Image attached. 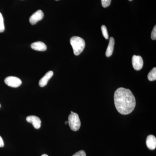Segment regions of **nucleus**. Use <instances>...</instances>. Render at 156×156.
Here are the masks:
<instances>
[{
    "label": "nucleus",
    "instance_id": "13",
    "mask_svg": "<svg viewBox=\"0 0 156 156\" xmlns=\"http://www.w3.org/2000/svg\"><path fill=\"white\" fill-rule=\"evenodd\" d=\"M101 31H102V35L105 38L108 39L109 38L108 32L106 27L105 25H102L101 27Z\"/></svg>",
    "mask_w": 156,
    "mask_h": 156
},
{
    "label": "nucleus",
    "instance_id": "19",
    "mask_svg": "<svg viewBox=\"0 0 156 156\" xmlns=\"http://www.w3.org/2000/svg\"><path fill=\"white\" fill-rule=\"evenodd\" d=\"M41 156H49L48 155L46 154H44L42 155Z\"/></svg>",
    "mask_w": 156,
    "mask_h": 156
},
{
    "label": "nucleus",
    "instance_id": "23",
    "mask_svg": "<svg viewBox=\"0 0 156 156\" xmlns=\"http://www.w3.org/2000/svg\"><path fill=\"white\" fill-rule=\"evenodd\" d=\"M0 107H1V104H0Z\"/></svg>",
    "mask_w": 156,
    "mask_h": 156
},
{
    "label": "nucleus",
    "instance_id": "18",
    "mask_svg": "<svg viewBox=\"0 0 156 156\" xmlns=\"http://www.w3.org/2000/svg\"><path fill=\"white\" fill-rule=\"evenodd\" d=\"M4 146V142L2 138L0 136V147H2Z\"/></svg>",
    "mask_w": 156,
    "mask_h": 156
},
{
    "label": "nucleus",
    "instance_id": "24",
    "mask_svg": "<svg viewBox=\"0 0 156 156\" xmlns=\"http://www.w3.org/2000/svg\"><path fill=\"white\" fill-rule=\"evenodd\" d=\"M56 1H58V0H56Z\"/></svg>",
    "mask_w": 156,
    "mask_h": 156
},
{
    "label": "nucleus",
    "instance_id": "3",
    "mask_svg": "<svg viewBox=\"0 0 156 156\" xmlns=\"http://www.w3.org/2000/svg\"><path fill=\"white\" fill-rule=\"evenodd\" d=\"M68 124L72 131H77L81 126V121L79 115L76 113H71L68 117Z\"/></svg>",
    "mask_w": 156,
    "mask_h": 156
},
{
    "label": "nucleus",
    "instance_id": "5",
    "mask_svg": "<svg viewBox=\"0 0 156 156\" xmlns=\"http://www.w3.org/2000/svg\"><path fill=\"white\" fill-rule=\"evenodd\" d=\"M132 63L134 69L140 70L143 66V60L141 56L134 55L132 57Z\"/></svg>",
    "mask_w": 156,
    "mask_h": 156
},
{
    "label": "nucleus",
    "instance_id": "20",
    "mask_svg": "<svg viewBox=\"0 0 156 156\" xmlns=\"http://www.w3.org/2000/svg\"><path fill=\"white\" fill-rule=\"evenodd\" d=\"M68 124V121H66L65 122V124L66 125V124Z\"/></svg>",
    "mask_w": 156,
    "mask_h": 156
},
{
    "label": "nucleus",
    "instance_id": "2",
    "mask_svg": "<svg viewBox=\"0 0 156 156\" xmlns=\"http://www.w3.org/2000/svg\"><path fill=\"white\" fill-rule=\"evenodd\" d=\"M70 42L73 50L74 54L76 56L80 54L86 46L85 41L80 37H73L71 38Z\"/></svg>",
    "mask_w": 156,
    "mask_h": 156
},
{
    "label": "nucleus",
    "instance_id": "8",
    "mask_svg": "<svg viewBox=\"0 0 156 156\" xmlns=\"http://www.w3.org/2000/svg\"><path fill=\"white\" fill-rule=\"evenodd\" d=\"M147 147L151 150H154L156 147V138L153 135H150L146 140Z\"/></svg>",
    "mask_w": 156,
    "mask_h": 156
},
{
    "label": "nucleus",
    "instance_id": "14",
    "mask_svg": "<svg viewBox=\"0 0 156 156\" xmlns=\"http://www.w3.org/2000/svg\"><path fill=\"white\" fill-rule=\"evenodd\" d=\"M5 27L4 25V19L2 14L0 13V33L3 32L5 30Z\"/></svg>",
    "mask_w": 156,
    "mask_h": 156
},
{
    "label": "nucleus",
    "instance_id": "12",
    "mask_svg": "<svg viewBox=\"0 0 156 156\" xmlns=\"http://www.w3.org/2000/svg\"><path fill=\"white\" fill-rule=\"evenodd\" d=\"M148 79L150 81H154L156 80V68L154 67L150 72L147 76Z\"/></svg>",
    "mask_w": 156,
    "mask_h": 156
},
{
    "label": "nucleus",
    "instance_id": "11",
    "mask_svg": "<svg viewBox=\"0 0 156 156\" xmlns=\"http://www.w3.org/2000/svg\"><path fill=\"white\" fill-rule=\"evenodd\" d=\"M115 40L113 37H111L109 39V42L107 49L105 53V55L107 57H109L111 56L113 52L114 48Z\"/></svg>",
    "mask_w": 156,
    "mask_h": 156
},
{
    "label": "nucleus",
    "instance_id": "7",
    "mask_svg": "<svg viewBox=\"0 0 156 156\" xmlns=\"http://www.w3.org/2000/svg\"><path fill=\"white\" fill-rule=\"evenodd\" d=\"M26 120L28 122L32 124L34 128L39 129L41 127V121L39 117L35 115H30L27 117Z\"/></svg>",
    "mask_w": 156,
    "mask_h": 156
},
{
    "label": "nucleus",
    "instance_id": "21",
    "mask_svg": "<svg viewBox=\"0 0 156 156\" xmlns=\"http://www.w3.org/2000/svg\"><path fill=\"white\" fill-rule=\"evenodd\" d=\"M73 112L72 111L71 112V113H73Z\"/></svg>",
    "mask_w": 156,
    "mask_h": 156
},
{
    "label": "nucleus",
    "instance_id": "4",
    "mask_svg": "<svg viewBox=\"0 0 156 156\" xmlns=\"http://www.w3.org/2000/svg\"><path fill=\"white\" fill-rule=\"evenodd\" d=\"M5 82L6 85L13 88H17L22 84L20 79L15 76H9L6 78Z\"/></svg>",
    "mask_w": 156,
    "mask_h": 156
},
{
    "label": "nucleus",
    "instance_id": "10",
    "mask_svg": "<svg viewBox=\"0 0 156 156\" xmlns=\"http://www.w3.org/2000/svg\"><path fill=\"white\" fill-rule=\"evenodd\" d=\"M31 48L34 50L39 51H44L47 50V47L44 43L41 41H37L33 43L31 45Z\"/></svg>",
    "mask_w": 156,
    "mask_h": 156
},
{
    "label": "nucleus",
    "instance_id": "1",
    "mask_svg": "<svg viewBox=\"0 0 156 156\" xmlns=\"http://www.w3.org/2000/svg\"><path fill=\"white\" fill-rule=\"evenodd\" d=\"M115 106L119 112L122 115H128L134 110L136 106V99L129 89L119 88L114 94Z\"/></svg>",
    "mask_w": 156,
    "mask_h": 156
},
{
    "label": "nucleus",
    "instance_id": "6",
    "mask_svg": "<svg viewBox=\"0 0 156 156\" xmlns=\"http://www.w3.org/2000/svg\"><path fill=\"white\" fill-rule=\"evenodd\" d=\"M44 17V14L41 10H39L35 12L30 18V22L32 25H34L40 20H41Z\"/></svg>",
    "mask_w": 156,
    "mask_h": 156
},
{
    "label": "nucleus",
    "instance_id": "17",
    "mask_svg": "<svg viewBox=\"0 0 156 156\" xmlns=\"http://www.w3.org/2000/svg\"><path fill=\"white\" fill-rule=\"evenodd\" d=\"M151 38L152 40H156V26L154 27L151 33Z\"/></svg>",
    "mask_w": 156,
    "mask_h": 156
},
{
    "label": "nucleus",
    "instance_id": "22",
    "mask_svg": "<svg viewBox=\"0 0 156 156\" xmlns=\"http://www.w3.org/2000/svg\"><path fill=\"white\" fill-rule=\"evenodd\" d=\"M129 1H132V0H129Z\"/></svg>",
    "mask_w": 156,
    "mask_h": 156
},
{
    "label": "nucleus",
    "instance_id": "9",
    "mask_svg": "<svg viewBox=\"0 0 156 156\" xmlns=\"http://www.w3.org/2000/svg\"><path fill=\"white\" fill-rule=\"evenodd\" d=\"M53 72L52 71L48 72L39 81V86L41 87H44L48 84V81L53 76Z\"/></svg>",
    "mask_w": 156,
    "mask_h": 156
},
{
    "label": "nucleus",
    "instance_id": "15",
    "mask_svg": "<svg viewBox=\"0 0 156 156\" xmlns=\"http://www.w3.org/2000/svg\"><path fill=\"white\" fill-rule=\"evenodd\" d=\"M101 5L104 8H107L110 5L111 0H101Z\"/></svg>",
    "mask_w": 156,
    "mask_h": 156
},
{
    "label": "nucleus",
    "instance_id": "16",
    "mask_svg": "<svg viewBox=\"0 0 156 156\" xmlns=\"http://www.w3.org/2000/svg\"><path fill=\"white\" fill-rule=\"evenodd\" d=\"M72 156H86V154L84 151L81 150L76 153Z\"/></svg>",
    "mask_w": 156,
    "mask_h": 156
}]
</instances>
